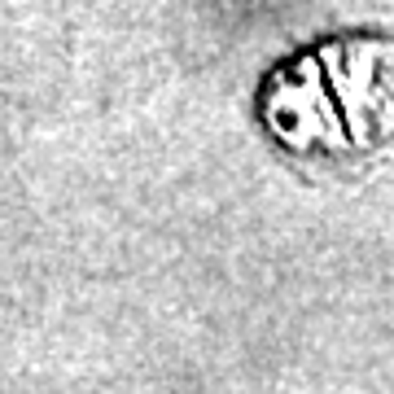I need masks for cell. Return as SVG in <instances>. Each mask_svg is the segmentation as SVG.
<instances>
[{"label":"cell","instance_id":"obj_1","mask_svg":"<svg viewBox=\"0 0 394 394\" xmlns=\"http://www.w3.org/2000/svg\"><path fill=\"white\" fill-rule=\"evenodd\" d=\"M259 114L303 158H359L394 136V40L333 36L276 66Z\"/></svg>","mask_w":394,"mask_h":394}]
</instances>
